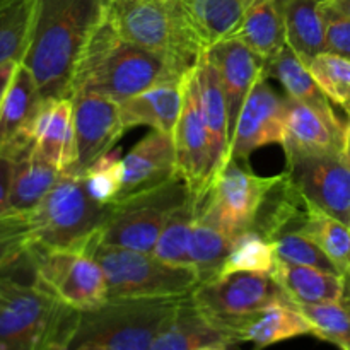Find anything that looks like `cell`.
<instances>
[{
  "instance_id": "cell-1",
  "label": "cell",
  "mask_w": 350,
  "mask_h": 350,
  "mask_svg": "<svg viewBox=\"0 0 350 350\" xmlns=\"http://www.w3.org/2000/svg\"><path fill=\"white\" fill-rule=\"evenodd\" d=\"M111 0H38L33 33L23 64L41 98H70L85 44L106 19Z\"/></svg>"
},
{
  "instance_id": "cell-2",
  "label": "cell",
  "mask_w": 350,
  "mask_h": 350,
  "mask_svg": "<svg viewBox=\"0 0 350 350\" xmlns=\"http://www.w3.org/2000/svg\"><path fill=\"white\" fill-rule=\"evenodd\" d=\"M187 74L167 58L120 38L105 19L79 58L70 98L94 92L122 103L156 85L183 81Z\"/></svg>"
},
{
  "instance_id": "cell-3",
  "label": "cell",
  "mask_w": 350,
  "mask_h": 350,
  "mask_svg": "<svg viewBox=\"0 0 350 350\" xmlns=\"http://www.w3.org/2000/svg\"><path fill=\"white\" fill-rule=\"evenodd\" d=\"M79 317L36 279L0 273V350H68Z\"/></svg>"
},
{
  "instance_id": "cell-4",
  "label": "cell",
  "mask_w": 350,
  "mask_h": 350,
  "mask_svg": "<svg viewBox=\"0 0 350 350\" xmlns=\"http://www.w3.org/2000/svg\"><path fill=\"white\" fill-rule=\"evenodd\" d=\"M106 19L120 38L167 58L185 74L205 50L180 0H111Z\"/></svg>"
},
{
  "instance_id": "cell-5",
  "label": "cell",
  "mask_w": 350,
  "mask_h": 350,
  "mask_svg": "<svg viewBox=\"0 0 350 350\" xmlns=\"http://www.w3.org/2000/svg\"><path fill=\"white\" fill-rule=\"evenodd\" d=\"M181 297L108 299L81 311L68 350H150Z\"/></svg>"
},
{
  "instance_id": "cell-6",
  "label": "cell",
  "mask_w": 350,
  "mask_h": 350,
  "mask_svg": "<svg viewBox=\"0 0 350 350\" xmlns=\"http://www.w3.org/2000/svg\"><path fill=\"white\" fill-rule=\"evenodd\" d=\"M190 198V185L180 173L152 188L118 197L105 207L96 243L152 253L170 215Z\"/></svg>"
},
{
  "instance_id": "cell-7",
  "label": "cell",
  "mask_w": 350,
  "mask_h": 350,
  "mask_svg": "<svg viewBox=\"0 0 350 350\" xmlns=\"http://www.w3.org/2000/svg\"><path fill=\"white\" fill-rule=\"evenodd\" d=\"M103 215L105 207L92 200L82 178L62 174L43 202L31 212V246L89 253L98 239Z\"/></svg>"
},
{
  "instance_id": "cell-8",
  "label": "cell",
  "mask_w": 350,
  "mask_h": 350,
  "mask_svg": "<svg viewBox=\"0 0 350 350\" xmlns=\"http://www.w3.org/2000/svg\"><path fill=\"white\" fill-rule=\"evenodd\" d=\"M101 265L108 284V299L181 297L198 286L193 269L171 265L152 253L94 243L89 250Z\"/></svg>"
},
{
  "instance_id": "cell-9",
  "label": "cell",
  "mask_w": 350,
  "mask_h": 350,
  "mask_svg": "<svg viewBox=\"0 0 350 350\" xmlns=\"http://www.w3.org/2000/svg\"><path fill=\"white\" fill-rule=\"evenodd\" d=\"M277 176H258L236 159H229L211 187L197 200V219L236 238L252 231Z\"/></svg>"
},
{
  "instance_id": "cell-10",
  "label": "cell",
  "mask_w": 350,
  "mask_h": 350,
  "mask_svg": "<svg viewBox=\"0 0 350 350\" xmlns=\"http://www.w3.org/2000/svg\"><path fill=\"white\" fill-rule=\"evenodd\" d=\"M191 299L204 317L236 344V332L263 308L289 299L272 275L236 272L202 282L191 291Z\"/></svg>"
},
{
  "instance_id": "cell-11",
  "label": "cell",
  "mask_w": 350,
  "mask_h": 350,
  "mask_svg": "<svg viewBox=\"0 0 350 350\" xmlns=\"http://www.w3.org/2000/svg\"><path fill=\"white\" fill-rule=\"evenodd\" d=\"M27 255L36 282L62 303L79 311H88L108 301L105 272L89 253L31 246Z\"/></svg>"
},
{
  "instance_id": "cell-12",
  "label": "cell",
  "mask_w": 350,
  "mask_h": 350,
  "mask_svg": "<svg viewBox=\"0 0 350 350\" xmlns=\"http://www.w3.org/2000/svg\"><path fill=\"white\" fill-rule=\"evenodd\" d=\"M287 180L310 211L350 226V166L342 152L287 156Z\"/></svg>"
},
{
  "instance_id": "cell-13",
  "label": "cell",
  "mask_w": 350,
  "mask_h": 350,
  "mask_svg": "<svg viewBox=\"0 0 350 350\" xmlns=\"http://www.w3.org/2000/svg\"><path fill=\"white\" fill-rule=\"evenodd\" d=\"M173 139L178 173L187 180L195 200H198L207 188L211 142L202 108L197 65L183 77V101Z\"/></svg>"
},
{
  "instance_id": "cell-14",
  "label": "cell",
  "mask_w": 350,
  "mask_h": 350,
  "mask_svg": "<svg viewBox=\"0 0 350 350\" xmlns=\"http://www.w3.org/2000/svg\"><path fill=\"white\" fill-rule=\"evenodd\" d=\"M74 101V164L64 174L81 176L98 157L115 147L126 132L120 103L94 92H77Z\"/></svg>"
},
{
  "instance_id": "cell-15",
  "label": "cell",
  "mask_w": 350,
  "mask_h": 350,
  "mask_svg": "<svg viewBox=\"0 0 350 350\" xmlns=\"http://www.w3.org/2000/svg\"><path fill=\"white\" fill-rule=\"evenodd\" d=\"M284 101L275 89L270 85L269 75L263 72L250 91L234 133L231 140V157L239 163H246L260 147L279 144L282 146L286 129H284Z\"/></svg>"
},
{
  "instance_id": "cell-16",
  "label": "cell",
  "mask_w": 350,
  "mask_h": 350,
  "mask_svg": "<svg viewBox=\"0 0 350 350\" xmlns=\"http://www.w3.org/2000/svg\"><path fill=\"white\" fill-rule=\"evenodd\" d=\"M41 101L34 75L21 62L0 105V154L17 159L33 149L31 125Z\"/></svg>"
},
{
  "instance_id": "cell-17",
  "label": "cell",
  "mask_w": 350,
  "mask_h": 350,
  "mask_svg": "<svg viewBox=\"0 0 350 350\" xmlns=\"http://www.w3.org/2000/svg\"><path fill=\"white\" fill-rule=\"evenodd\" d=\"M205 51L221 77L232 140L243 105L255 82L265 72V62L238 38H226Z\"/></svg>"
},
{
  "instance_id": "cell-18",
  "label": "cell",
  "mask_w": 350,
  "mask_h": 350,
  "mask_svg": "<svg viewBox=\"0 0 350 350\" xmlns=\"http://www.w3.org/2000/svg\"><path fill=\"white\" fill-rule=\"evenodd\" d=\"M33 150L67 173L74 164V101L72 98L43 99L31 125Z\"/></svg>"
},
{
  "instance_id": "cell-19",
  "label": "cell",
  "mask_w": 350,
  "mask_h": 350,
  "mask_svg": "<svg viewBox=\"0 0 350 350\" xmlns=\"http://www.w3.org/2000/svg\"><path fill=\"white\" fill-rule=\"evenodd\" d=\"M198 85H200V99L204 108L205 125L211 142V161H208L207 188L215 180L222 167L231 157V130H229L228 105H226L224 89L217 68L208 58L207 51L200 55L197 64ZM205 188V191H207ZM204 191V193H205Z\"/></svg>"
},
{
  "instance_id": "cell-20",
  "label": "cell",
  "mask_w": 350,
  "mask_h": 350,
  "mask_svg": "<svg viewBox=\"0 0 350 350\" xmlns=\"http://www.w3.org/2000/svg\"><path fill=\"white\" fill-rule=\"evenodd\" d=\"M122 163L123 190L120 197L171 180L178 174L173 135L149 133L122 157Z\"/></svg>"
},
{
  "instance_id": "cell-21",
  "label": "cell",
  "mask_w": 350,
  "mask_h": 350,
  "mask_svg": "<svg viewBox=\"0 0 350 350\" xmlns=\"http://www.w3.org/2000/svg\"><path fill=\"white\" fill-rule=\"evenodd\" d=\"M284 129L286 157L308 152H342L344 149L345 130L334 126L317 109L289 96L284 101Z\"/></svg>"
},
{
  "instance_id": "cell-22",
  "label": "cell",
  "mask_w": 350,
  "mask_h": 350,
  "mask_svg": "<svg viewBox=\"0 0 350 350\" xmlns=\"http://www.w3.org/2000/svg\"><path fill=\"white\" fill-rule=\"evenodd\" d=\"M231 344L219 328L204 317L191 293L178 301L171 317L157 332L150 350H198L204 347L228 349Z\"/></svg>"
},
{
  "instance_id": "cell-23",
  "label": "cell",
  "mask_w": 350,
  "mask_h": 350,
  "mask_svg": "<svg viewBox=\"0 0 350 350\" xmlns=\"http://www.w3.org/2000/svg\"><path fill=\"white\" fill-rule=\"evenodd\" d=\"M183 101V81L161 84L120 103L125 130L150 126L154 132L173 135Z\"/></svg>"
},
{
  "instance_id": "cell-24",
  "label": "cell",
  "mask_w": 350,
  "mask_h": 350,
  "mask_svg": "<svg viewBox=\"0 0 350 350\" xmlns=\"http://www.w3.org/2000/svg\"><path fill=\"white\" fill-rule=\"evenodd\" d=\"M303 335H313L311 323L296 303L284 299L263 308L245 321L236 332V344L248 342L260 350Z\"/></svg>"
},
{
  "instance_id": "cell-25",
  "label": "cell",
  "mask_w": 350,
  "mask_h": 350,
  "mask_svg": "<svg viewBox=\"0 0 350 350\" xmlns=\"http://www.w3.org/2000/svg\"><path fill=\"white\" fill-rule=\"evenodd\" d=\"M265 72L269 77L277 79L280 82V85L286 89L289 98L303 101L304 105L317 109L325 120H328L337 129H347V123H344L338 118L334 109V105L327 98V94L321 91L318 82L314 81L308 65L287 44L275 58L267 62Z\"/></svg>"
},
{
  "instance_id": "cell-26",
  "label": "cell",
  "mask_w": 350,
  "mask_h": 350,
  "mask_svg": "<svg viewBox=\"0 0 350 350\" xmlns=\"http://www.w3.org/2000/svg\"><path fill=\"white\" fill-rule=\"evenodd\" d=\"M272 277L297 306L337 303L345 294V277L342 273L314 267L277 262Z\"/></svg>"
},
{
  "instance_id": "cell-27",
  "label": "cell",
  "mask_w": 350,
  "mask_h": 350,
  "mask_svg": "<svg viewBox=\"0 0 350 350\" xmlns=\"http://www.w3.org/2000/svg\"><path fill=\"white\" fill-rule=\"evenodd\" d=\"M256 0H180L188 24L202 46L231 38Z\"/></svg>"
},
{
  "instance_id": "cell-28",
  "label": "cell",
  "mask_w": 350,
  "mask_h": 350,
  "mask_svg": "<svg viewBox=\"0 0 350 350\" xmlns=\"http://www.w3.org/2000/svg\"><path fill=\"white\" fill-rule=\"evenodd\" d=\"M231 38L243 41L265 64L275 58L287 44L280 0H256Z\"/></svg>"
},
{
  "instance_id": "cell-29",
  "label": "cell",
  "mask_w": 350,
  "mask_h": 350,
  "mask_svg": "<svg viewBox=\"0 0 350 350\" xmlns=\"http://www.w3.org/2000/svg\"><path fill=\"white\" fill-rule=\"evenodd\" d=\"M321 5L323 0H280L287 46L306 65L327 51Z\"/></svg>"
},
{
  "instance_id": "cell-30",
  "label": "cell",
  "mask_w": 350,
  "mask_h": 350,
  "mask_svg": "<svg viewBox=\"0 0 350 350\" xmlns=\"http://www.w3.org/2000/svg\"><path fill=\"white\" fill-rule=\"evenodd\" d=\"M62 171L38 156L33 149L14 159V176L10 187L9 212L31 214L53 188Z\"/></svg>"
},
{
  "instance_id": "cell-31",
  "label": "cell",
  "mask_w": 350,
  "mask_h": 350,
  "mask_svg": "<svg viewBox=\"0 0 350 350\" xmlns=\"http://www.w3.org/2000/svg\"><path fill=\"white\" fill-rule=\"evenodd\" d=\"M36 5L38 0H0V67L26 57Z\"/></svg>"
},
{
  "instance_id": "cell-32",
  "label": "cell",
  "mask_w": 350,
  "mask_h": 350,
  "mask_svg": "<svg viewBox=\"0 0 350 350\" xmlns=\"http://www.w3.org/2000/svg\"><path fill=\"white\" fill-rule=\"evenodd\" d=\"M197 219V200L190 198L176 208L159 232L152 255L163 262L178 267H191L190 239Z\"/></svg>"
},
{
  "instance_id": "cell-33",
  "label": "cell",
  "mask_w": 350,
  "mask_h": 350,
  "mask_svg": "<svg viewBox=\"0 0 350 350\" xmlns=\"http://www.w3.org/2000/svg\"><path fill=\"white\" fill-rule=\"evenodd\" d=\"M234 238L224 234L214 226L195 219L190 239L191 267L198 277V284L215 279L224 267Z\"/></svg>"
},
{
  "instance_id": "cell-34",
  "label": "cell",
  "mask_w": 350,
  "mask_h": 350,
  "mask_svg": "<svg viewBox=\"0 0 350 350\" xmlns=\"http://www.w3.org/2000/svg\"><path fill=\"white\" fill-rule=\"evenodd\" d=\"M310 236L325 255L332 260L342 275H350V226L321 212L310 211L299 229Z\"/></svg>"
},
{
  "instance_id": "cell-35",
  "label": "cell",
  "mask_w": 350,
  "mask_h": 350,
  "mask_svg": "<svg viewBox=\"0 0 350 350\" xmlns=\"http://www.w3.org/2000/svg\"><path fill=\"white\" fill-rule=\"evenodd\" d=\"M275 250L272 241L263 238L256 231L241 232L234 238L219 275H228L236 272H252V273H267L272 275L277 267ZM217 275V277H219Z\"/></svg>"
},
{
  "instance_id": "cell-36",
  "label": "cell",
  "mask_w": 350,
  "mask_h": 350,
  "mask_svg": "<svg viewBox=\"0 0 350 350\" xmlns=\"http://www.w3.org/2000/svg\"><path fill=\"white\" fill-rule=\"evenodd\" d=\"M299 308L311 323L314 337L330 342L342 350L350 349V294L347 291L337 303Z\"/></svg>"
},
{
  "instance_id": "cell-37",
  "label": "cell",
  "mask_w": 350,
  "mask_h": 350,
  "mask_svg": "<svg viewBox=\"0 0 350 350\" xmlns=\"http://www.w3.org/2000/svg\"><path fill=\"white\" fill-rule=\"evenodd\" d=\"M308 68L332 105L350 115V58L323 51L311 60Z\"/></svg>"
},
{
  "instance_id": "cell-38",
  "label": "cell",
  "mask_w": 350,
  "mask_h": 350,
  "mask_svg": "<svg viewBox=\"0 0 350 350\" xmlns=\"http://www.w3.org/2000/svg\"><path fill=\"white\" fill-rule=\"evenodd\" d=\"M84 187L92 200L106 207L122 195L123 163L120 149H111L94 161L81 174Z\"/></svg>"
},
{
  "instance_id": "cell-39",
  "label": "cell",
  "mask_w": 350,
  "mask_h": 350,
  "mask_svg": "<svg viewBox=\"0 0 350 350\" xmlns=\"http://www.w3.org/2000/svg\"><path fill=\"white\" fill-rule=\"evenodd\" d=\"M272 245L279 262L314 267V269L327 270V272L340 273L337 267L332 263V260L325 255L323 250L299 229L282 232L273 239Z\"/></svg>"
},
{
  "instance_id": "cell-40",
  "label": "cell",
  "mask_w": 350,
  "mask_h": 350,
  "mask_svg": "<svg viewBox=\"0 0 350 350\" xmlns=\"http://www.w3.org/2000/svg\"><path fill=\"white\" fill-rule=\"evenodd\" d=\"M33 243L31 214L7 212L0 215V272L19 262Z\"/></svg>"
},
{
  "instance_id": "cell-41",
  "label": "cell",
  "mask_w": 350,
  "mask_h": 350,
  "mask_svg": "<svg viewBox=\"0 0 350 350\" xmlns=\"http://www.w3.org/2000/svg\"><path fill=\"white\" fill-rule=\"evenodd\" d=\"M325 24V46L328 53L350 58V17L323 0L321 5Z\"/></svg>"
},
{
  "instance_id": "cell-42",
  "label": "cell",
  "mask_w": 350,
  "mask_h": 350,
  "mask_svg": "<svg viewBox=\"0 0 350 350\" xmlns=\"http://www.w3.org/2000/svg\"><path fill=\"white\" fill-rule=\"evenodd\" d=\"M14 176V159L5 154H0V215L9 212L10 187Z\"/></svg>"
},
{
  "instance_id": "cell-43",
  "label": "cell",
  "mask_w": 350,
  "mask_h": 350,
  "mask_svg": "<svg viewBox=\"0 0 350 350\" xmlns=\"http://www.w3.org/2000/svg\"><path fill=\"white\" fill-rule=\"evenodd\" d=\"M19 64L21 62H10V64H5L3 67H0V105H2L3 96H5L7 89H9L10 81L14 77V72H16Z\"/></svg>"
},
{
  "instance_id": "cell-44",
  "label": "cell",
  "mask_w": 350,
  "mask_h": 350,
  "mask_svg": "<svg viewBox=\"0 0 350 350\" xmlns=\"http://www.w3.org/2000/svg\"><path fill=\"white\" fill-rule=\"evenodd\" d=\"M342 156H344V159L347 161V164L350 166V115L347 120V129H345V139H344V149H342Z\"/></svg>"
},
{
  "instance_id": "cell-45",
  "label": "cell",
  "mask_w": 350,
  "mask_h": 350,
  "mask_svg": "<svg viewBox=\"0 0 350 350\" xmlns=\"http://www.w3.org/2000/svg\"><path fill=\"white\" fill-rule=\"evenodd\" d=\"M327 2L332 3L340 12H344L347 17H350V0H327Z\"/></svg>"
},
{
  "instance_id": "cell-46",
  "label": "cell",
  "mask_w": 350,
  "mask_h": 350,
  "mask_svg": "<svg viewBox=\"0 0 350 350\" xmlns=\"http://www.w3.org/2000/svg\"><path fill=\"white\" fill-rule=\"evenodd\" d=\"M345 291L350 294V275H345Z\"/></svg>"
},
{
  "instance_id": "cell-47",
  "label": "cell",
  "mask_w": 350,
  "mask_h": 350,
  "mask_svg": "<svg viewBox=\"0 0 350 350\" xmlns=\"http://www.w3.org/2000/svg\"><path fill=\"white\" fill-rule=\"evenodd\" d=\"M198 350H228V349H222V347H204V349H198Z\"/></svg>"
},
{
  "instance_id": "cell-48",
  "label": "cell",
  "mask_w": 350,
  "mask_h": 350,
  "mask_svg": "<svg viewBox=\"0 0 350 350\" xmlns=\"http://www.w3.org/2000/svg\"><path fill=\"white\" fill-rule=\"evenodd\" d=\"M349 350H350V349H349Z\"/></svg>"
}]
</instances>
